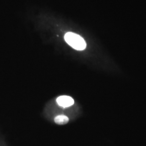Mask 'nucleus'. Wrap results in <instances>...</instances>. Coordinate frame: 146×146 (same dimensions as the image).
Masks as SVG:
<instances>
[{
    "label": "nucleus",
    "instance_id": "obj_2",
    "mask_svg": "<svg viewBox=\"0 0 146 146\" xmlns=\"http://www.w3.org/2000/svg\"><path fill=\"white\" fill-rule=\"evenodd\" d=\"M56 102L59 106L63 108L69 107L73 106L74 103V100L70 96L63 95L57 98Z\"/></svg>",
    "mask_w": 146,
    "mask_h": 146
},
{
    "label": "nucleus",
    "instance_id": "obj_3",
    "mask_svg": "<svg viewBox=\"0 0 146 146\" xmlns=\"http://www.w3.org/2000/svg\"><path fill=\"white\" fill-rule=\"evenodd\" d=\"M55 122L59 125H64L69 122V118L67 116L61 115L56 116L54 119Z\"/></svg>",
    "mask_w": 146,
    "mask_h": 146
},
{
    "label": "nucleus",
    "instance_id": "obj_1",
    "mask_svg": "<svg viewBox=\"0 0 146 146\" xmlns=\"http://www.w3.org/2000/svg\"><path fill=\"white\" fill-rule=\"evenodd\" d=\"M65 39L69 46L77 50H83L86 48V43L84 39L79 35L68 32L65 34Z\"/></svg>",
    "mask_w": 146,
    "mask_h": 146
}]
</instances>
